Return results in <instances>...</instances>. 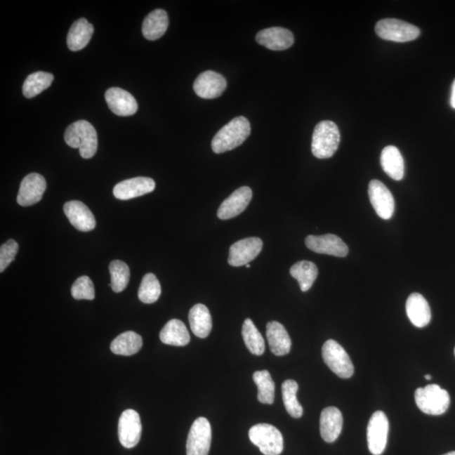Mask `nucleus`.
<instances>
[{
  "label": "nucleus",
  "instance_id": "obj_1",
  "mask_svg": "<svg viewBox=\"0 0 455 455\" xmlns=\"http://www.w3.org/2000/svg\"><path fill=\"white\" fill-rule=\"evenodd\" d=\"M251 134V124L247 118L238 117L218 131L212 140L214 153L222 154L242 145Z\"/></svg>",
  "mask_w": 455,
  "mask_h": 455
},
{
  "label": "nucleus",
  "instance_id": "obj_2",
  "mask_svg": "<svg viewBox=\"0 0 455 455\" xmlns=\"http://www.w3.org/2000/svg\"><path fill=\"white\" fill-rule=\"evenodd\" d=\"M65 140L70 147L79 149L84 159L92 158L98 147V138L94 126L84 120L75 121L67 126Z\"/></svg>",
  "mask_w": 455,
  "mask_h": 455
},
{
  "label": "nucleus",
  "instance_id": "obj_3",
  "mask_svg": "<svg viewBox=\"0 0 455 455\" xmlns=\"http://www.w3.org/2000/svg\"><path fill=\"white\" fill-rule=\"evenodd\" d=\"M341 135L331 121H322L316 125L312 137V154L318 159L332 157L338 149Z\"/></svg>",
  "mask_w": 455,
  "mask_h": 455
},
{
  "label": "nucleus",
  "instance_id": "obj_4",
  "mask_svg": "<svg viewBox=\"0 0 455 455\" xmlns=\"http://www.w3.org/2000/svg\"><path fill=\"white\" fill-rule=\"evenodd\" d=\"M415 400L417 407L421 411L432 416L444 414L450 404L448 392L437 385H429L417 389Z\"/></svg>",
  "mask_w": 455,
  "mask_h": 455
},
{
  "label": "nucleus",
  "instance_id": "obj_5",
  "mask_svg": "<svg viewBox=\"0 0 455 455\" xmlns=\"http://www.w3.org/2000/svg\"><path fill=\"white\" fill-rule=\"evenodd\" d=\"M249 437L265 455H279L284 450V437L277 428L267 423L253 426Z\"/></svg>",
  "mask_w": 455,
  "mask_h": 455
},
{
  "label": "nucleus",
  "instance_id": "obj_6",
  "mask_svg": "<svg viewBox=\"0 0 455 455\" xmlns=\"http://www.w3.org/2000/svg\"><path fill=\"white\" fill-rule=\"evenodd\" d=\"M323 360L333 373L341 378H351L354 366L351 358L341 345L334 340H328L322 348Z\"/></svg>",
  "mask_w": 455,
  "mask_h": 455
},
{
  "label": "nucleus",
  "instance_id": "obj_7",
  "mask_svg": "<svg viewBox=\"0 0 455 455\" xmlns=\"http://www.w3.org/2000/svg\"><path fill=\"white\" fill-rule=\"evenodd\" d=\"M375 32L383 40L395 42L411 41L420 36L419 28L396 19L379 20L375 27Z\"/></svg>",
  "mask_w": 455,
  "mask_h": 455
},
{
  "label": "nucleus",
  "instance_id": "obj_8",
  "mask_svg": "<svg viewBox=\"0 0 455 455\" xmlns=\"http://www.w3.org/2000/svg\"><path fill=\"white\" fill-rule=\"evenodd\" d=\"M212 441V429L208 419L198 417L192 425L187 441V455H208Z\"/></svg>",
  "mask_w": 455,
  "mask_h": 455
},
{
  "label": "nucleus",
  "instance_id": "obj_9",
  "mask_svg": "<svg viewBox=\"0 0 455 455\" xmlns=\"http://www.w3.org/2000/svg\"><path fill=\"white\" fill-rule=\"evenodd\" d=\"M389 428L385 413L377 411L371 416L367 429V440L371 454L381 455L383 453L386 448Z\"/></svg>",
  "mask_w": 455,
  "mask_h": 455
},
{
  "label": "nucleus",
  "instance_id": "obj_10",
  "mask_svg": "<svg viewBox=\"0 0 455 455\" xmlns=\"http://www.w3.org/2000/svg\"><path fill=\"white\" fill-rule=\"evenodd\" d=\"M142 424L140 416L136 411L128 409L121 413L118 423V437L121 444L132 449L140 441Z\"/></svg>",
  "mask_w": 455,
  "mask_h": 455
},
{
  "label": "nucleus",
  "instance_id": "obj_11",
  "mask_svg": "<svg viewBox=\"0 0 455 455\" xmlns=\"http://www.w3.org/2000/svg\"><path fill=\"white\" fill-rule=\"evenodd\" d=\"M263 240L251 237L239 240L230 248L228 263L233 267L246 265L254 260L263 250Z\"/></svg>",
  "mask_w": 455,
  "mask_h": 455
},
{
  "label": "nucleus",
  "instance_id": "obj_12",
  "mask_svg": "<svg viewBox=\"0 0 455 455\" xmlns=\"http://www.w3.org/2000/svg\"><path fill=\"white\" fill-rule=\"evenodd\" d=\"M369 196L375 212L383 219L393 216L395 200L386 185L378 180H371L369 185Z\"/></svg>",
  "mask_w": 455,
  "mask_h": 455
},
{
  "label": "nucleus",
  "instance_id": "obj_13",
  "mask_svg": "<svg viewBox=\"0 0 455 455\" xmlns=\"http://www.w3.org/2000/svg\"><path fill=\"white\" fill-rule=\"evenodd\" d=\"M305 244L312 251L319 254L345 257L349 249L343 239L335 235L328 234L320 236L309 235L305 239Z\"/></svg>",
  "mask_w": 455,
  "mask_h": 455
},
{
  "label": "nucleus",
  "instance_id": "obj_14",
  "mask_svg": "<svg viewBox=\"0 0 455 455\" xmlns=\"http://www.w3.org/2000/svg\"><path fill=\"white\" fill-rule=\"evenodd\" d=\"M227 87L226 79L214 71H205L196 79L194 91L202 99H215L220 96Z\"/></svg>",
  "mask_w": 455,
  "mask_h": 455
},
{
  "label": "nucleus",
  "instance_id": "obj_15",
  "mask_svg": "<svg viewBox=\"0 0 455 455\" xmlns=\"http://www.w3.org/2000/svg\"><path fill=\"white\" fill-rule=\"evenodd\" d=\"M46 188L44 177L37 173H32L21 181L17 202L23 206L36 204L41 200Z\"/></svg>",
  "mask_w": 455,
  "mask_h": 455
},
{
  "label": "nucleus",
  "instance_id": "obj_16",
  "mask_svg": "<svg viewBox=\"0 0 455 455\" xmlns=\"http://www.w3.org/2000/svg\"><path fill=\"white\" fill-rule=\"evenodd\" d=\"M252 198V191L250 187H240L229 197H227L219 206L217 212L218 218L222 220L233 218L244 212Z\"/></svg>",
  "mask_w": 455,
  "mask_h": 455
},
{
  "label": "nucleus",
  "instance_id": "obj_17",
  "mask_svg": "<svg viewBox=\"0 0 455 455\" xmlns=\"http://www.w3.org/2000/svg\"><path fill=\"white\" fill-rule=\"evenodd\" d=\"M154 188L153 179L149 177H135L117 184L113 189V194L117 199L129 200L150 193Z\"/></svg>",
  "mask_w": 455,
  "mask_h": 455
},
{
  "label": "nucleus",
  "instance_id": "obj_18",
  "mask_svg": "<svg viewBox=\"0 0 455 455\" xmlns=\"http://www.w3.org/2000/svg\"><path fill=\"white\" fill-rule=\"evenodd\" d=\"M63 212L72 225L79 231L88 232L95 229V218L90 209L79 201H70L63 206Z\"/></svg>",
  "mask_w": 455,
  "mask_h": 455
},
{
  "label": "nucleus",
  "instance_id": "obj_19",
  "mask_svg": "<svg viewBox=\"0 0 455 455\" xmlns=\"http://www.w3.org/2000/svg\"><path fill=\"white\" fill-rule=\"evenodd\" d=\"M110 110L117 116H132L138 111V103L129 92L121 88H109L105 94Z\"/></svg>",
  "mask_w": 455,
  "mask_h": 455
},
{
  "label": "nucleus",
  "instance_id": "obj_20",
  "mask_svg": "<svg viewBox=\"0 0 455 455\" xmlns=\"http://www.w3.org/2000/svg\"><path fill=\"white\" fill-rule=\"evenodd\" d=\"M256 40L270 50L282 51L292 46L294 42L293 33L288 29L272 27L264 29L256 34Z\"/></svg>",
  "mask_w": 455,
  "mask_h": 455
},
{
  "label": "nucleus",
  "instance_id": "obj_21",
  "mask_svg": "<svg viewBox=\"0 0 455 455\" xmlns=\"http://www.w3.org/2000/svg\"><path fill=\"white\" fill-rule=\"evenodd\" d=\"M343 417L336 407L324 408L320 415V435L327 442H335L343 430Z\"/></svg>",
  "mask_w": 455,
  "mask_h": 455
},
{
  "label": "nucleus",
  "instance_id": "obj_22",
  "mask_svg": "<svg viewBox=\"0 0 455 455\" xmlns=\"http://www.w3.org/2000/svg\"><path fill=\"white\" fill-rule=\"evenodd\" d=\"M406 310L409 319L416 327H427L431 322V309L427 299L418 293H413L409 296Z\"/></svg>",
  "mask_w": 455,
  "mask_h": 455
},
{
  "label": "nucleus",
  "instance_id": "obj_23",
  "mask_svg": "<svg viewBox=\"0 0 455 455\" xmlns=\"http://www.w3.org/2000/svg\"><path fill=\"white\" fill-rule=\"evenodd\" d=\"M267 337L270 350L276 356H284L290 352L291 341L288 331L277 322L267 324Z\"/></svg>",
  "mask_w": 455,
  "mask_h": 455
},
{
  "label": "nucleus",
  "instance_id": "obj_24",
  "mask_svg": "<svg viewBox=\"0 0 455 455\" xmlns=\"http://www.w3.org/2000/svg\"><path fill=\"white\" fill-rule=\"evenodd\" d=\"M94 27L84 18L79 19L72 25L67 37V44L73 52H78L86 48L90 42Z\"/></svg>",
  "mask_w": 455,
  "mask_h": 455
},
{
  "label": "nucleus",
  "instance_id": "obj_25",
  "mask_svg": "<svg viewBox=\"0 0 455 455\" xmlns=\"http://www.w3.org/2000/svg\"><path fill=\"white\" fill-rule=\"evenodd\" d=\"M190 327L194 335L200 338H206L212 331L213 322L209 310L204 305L197 303L189 312Z\"/></svg>",
  "mask_w": 455,
  "mask_h": 455
},
{
  "label": "nucleus",
  "instance_id": "obj_26",
  "mask_svg": "<svg viewBox=\"0 0 455 455\" xmlns=\"http://www.w3.org/2000/svg\"><path fill=\"white\" fill-rule=\"evenodd\" d=\"M381 164L383 171L390 178L395 180H402L404 175V163L397 147L392 145L385 147L381 153Z\"/></svg>",
  "mask_w": 455,
  "mask_h": 455
},
{
  "label": "nucleus",
  "instance_id": "obj_27",
  "mask_svg": "<svg viewBox=\"0 0 455 455\" xmlns=\"http://www.w3.org/2000/svg\"><path fill=\"white\" fill-rule=\"evenodd\" d=\"M168 15L164 10H155L147 15L143 22V35L146 39L154 41L161 37L167 31Z\"/></svg>",
  "mask_w": 455,
  "mask_h": 455
},
{
  "label": "nucleus",
  "instance_id": "obj_28",
  "mask_svg": "<svg viewBox=\"0 0 455 455\" xmlns=\"http://www.w3.org/2000/svg\"><path fill=\"white\" fill-rule=\"evenodd\" d=\"M159 338L167 345L183 347L191 340L187 327L180 319H173L168 322L160 331Z\"/></svg>",
  "mask_w": 455,
  "mask_h": 455
},
{
  "label": "nucleus",
  "instance_id": "obj_29",
  "mask_svg": "<svg viewBox=\"0 0 455 455\" xmlns=\"http://www.w3.org/2000/svg\"><path fill=\"white\" fill-rule=\"evenodd\" d=\"M142 345L140 336L134 331H126L112 341L111 350L117 355L132 356L139 352Z\"/></svg>",
  "mask_w": 455,
  "mask_h": 455
},
{
  "label": "nucleus",
  "instance_id": "obj_30",
  "mask_svg": "<svg viewBox=\"0 0 455 455\" xmlns=\"http://www.w3.org/2000/svg\"><path fill=\"white\" fill-rule=\"evenodd\" d=\"M291 276L298 282L302 292H307L318 277V268L309 261H301L290 268Z\"/></svg>",
  "mask_w": 455,
  "mask_h": 455
},
{
  "label": "nucleus",
  "instance_id": "obj_31",
  "mask_svg": "<svg viewBox=\"0 0 455 455\" xmlns=\"http://www.w3.org/2000/svg\"><path fill=\"white\" fill-rule=\"evenodd\" d=\"M53 75L46 72H36L29 74L24 82L22 91L25 98L31 99L51 86Z\"/></svg>",
  "mask_w": 455,
  "mask_h": 455
},
{
  "label": "nucleus",
  "instance_id": "obj_32",
  "mask_svg": "<svg viewBox=\"0 0 455 455\" xmlns=\"http://www.w3.org/2000/svg\"><path fill=\"white\" fill-rule=\"evenodd\" d=\"M298 385L293 379L285 381L282 385V400L289 414L294 418H299L303 416V410L297 399Z\"/></svg>",
  "mask_w": 455,
  "mask_h": 455
},
{
  "label": "nucleus",
  "instance_id": "obj_33",
  "mask_svg": "<svg viewBox=\"0 0 455 455\" xmlns=\"http://www.w3.org/2000/svg\"><path fill=\"white\" fill-rule=\"evenodd\" d=\"M242 336L249 351L256 356L263 355L265 352V341L251 319L244 320Z\"/></svg>",
  "mask_w": 455,
  "mask_h": 455
},
{
  "label": "nucleus",
  "instance_id": "obj_34",
  "mask_svg": "<svg viewBox=\"0 0 455 455\" xmlns=\"http://www.w3.org/2000/svg\"><path fill=\"white\" fill-rule=\"evenodd\" d=\"M253 381L258 388V400L261 403L272 404L275 398V383L268 370L256 371Z\"/></svg>",
  "mask_w": 455,
  "mask_h": 455
},
{
  "label": "nucleus",
  "instance_id": "obj_35",
  "mask_svg": "<svg viewBox=\"0 0 455 455\" xmlns=\"http://www.w3.org/2000/svg\"><path fill=\"white\" fill-rule=\"evenodd\" d=\"M110 273H111V284L112 290L115 293H121L128 286L130 279V269L124 261L116 260L110 263Z\"/></svg>",
  "mask_w": 455,
  "mask_h": 455
},
{
  "label": "nucleus",
  "instance_id": "obj_36",
  "mask_svg": "<svg viewBox=\"0 0 455 455\" xmlns=\"http://www.w3.org/2000/svg\"><path fill=\"white\" fill-rule=\"evenodd\" d=\"M161 294V286L157 277L153 273H147L143 277L138 289V298L145 303H153L158 301Z\"/></svg>",
  "mask_w": 455,
  "mask_h": 455
},
{
  "label": "nucleus",
  "instance_id": "obj_37",
  "mask_svg": "<svg viewBox=\"0 0 455 455\" xmlns=\"http://www.w3.org/2000/svg\"><path fill=\"white\" fill-rule=\"evenodd\" d=\"M71 294L77 301H93L95 298V289L91 278L87 276L79 277L72 286Z\"/></svg>",
  "mask_w": 455,
  "mask_h": 455
},
{
  "label": "nucleus",
  "instance_id": "obj_38",
  "mask_svg": "<svg viewBox=\"0 0 455 455\" xmlns=\"http://www.w3.org/2000/svg\"><path fill=\"white\" fill-rule=\"evenodd\" d=\"M19 244L14 239H8L0 247V272H3L15 260Z\"/></svg>",
  "mask_w": 455,
  "mask_h": 455
},
{
  "label": "nucleus",
  "instance_id": "obj_39",
  "mask_svg": "<svg viewBox=\"0 0 455 455\" xmlns=\"http://www.w3.org/2000/svg\"><path fill=\"white\" fill-rule=\"evenodd\" d=\"M450 105L451 107L455 109V79L452 84V91H451Z\"/></svg>",
  "mask_w": 455,
  "mask_h": 455
},
{
  "label": "nucleus",
  "instance_id": "obj_40",
  "mask_svg": "<svg viewBox=\"0 0 455 455\" xmlns=\"http://www.w3.org/2000/svg\"><path fill=\"white\" fill-rule=\"evenodd\" d=\"M425 378L427 379V381H431L432 376L430 374H427L426 375Z\"/></svg>",
  "mask_w": 455,
  "mask_h": 455
},
{
  "label": "nucleus",
  "instance_id": "obj_41",
  "mask_svg": "<svg viewBox=\"0 0 455 455\" xmlns=\"http://www.w3.org/2000/svg\"><path fill=\"white\" fill-rule=\"evenodd\" d=\"M444 455H455V451H452V452H449V453L445 454Z\"/></svg>",
  "mask_w": 455,
  "mask_h": 455
},
{
  "label": "nucleus",
  "instance_id": "obj_42",
  "mask_svg": "<svg viewBox=\"0 0 455 455\" xmlns=\"http://www.w3.org/2000/svg\"><path fill=\"white\" fill-rule=\"evenodd\" d=\"M246 268H251V265H250V264H247V265H246Z\"/></svg>",
  "mask_w": 455,
  "mask_h": 455
},
{
  "label": "nucleus",
  "instance_id": "obj_43",
  "mask_svg": "<svg viewBox=\"0 0 455 455\" xmlns=\"http://www.w3.org/2000/svg\"><path fill=\"white\" fill-rule=\"evenodd\" d=\"M454 354H455V348H454Z\"/></svg>",
  "mask_w": 455,
  "mask_h": 455
}]
</instances>
